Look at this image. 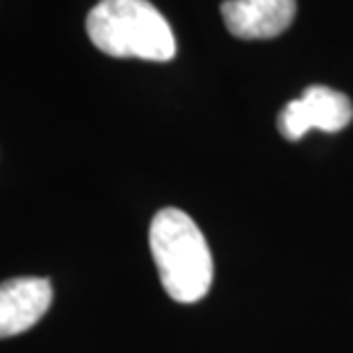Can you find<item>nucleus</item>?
<instances>
[{
    "instance_id": "nucleus-3",
    "label": "nucleus",
    "mask_w": 353,
    "mask_h": 353,
    "mask_svg": "<svg viewBox=\"0 0 353 353\" xmlns=\"http://www.w3.org/2000/svg\"><path fill=\"white\" fill-rule=\"evenodd\" d=\"M351 121L353 105L349 96L324 85H312L299 99L285 105L278 114V130L285 139L299 141L310 128L324 132H340Z\"/></svg>"
},
{
    "instance_id": "nucleus-5",
    "label": "nucleus",
    "mask_w": 353,
    "mask_h": 353,
    "mask_svg": "<svg viewBox=\"0 0 353 353\" xmlns=\"http://www.w3.org/2000/svg\"><path fill=\"white\" fill-rule=\"evenodd\" d=\"M52 303L48 278H10L0 283V340L32 328Z\"/></svg>"
},
{
    "instance_id": "nucleus-1",
    "label": "nucleus",
    "mask_w": 353,
    "mask_h": 353,
    "mask_svg": "<svg viewBox=\"0 0 353 353\" xmlns=\"http://www.w3.org/2000/svg\"><path fill=\"white\" fill-rule=\"evenodd\" d=\"M148 244L164 292L178 303H196L212 288V253L201 228L178 208L153 216Z\"/></svg>"
},
{
    "instance_id": "nucleus-4",
    "label": "nucleus",
    "mask_w": 353,
    "mask_h": 353,
    "mask_svg": "<svg viewBox=\"0 0 353 353\" xmlns=\"http://www.w3.org/2000/svg\"><path fill=\"white\" fill-rule=\"evenodd\" d=\"M221 17L237 39H274L292 26L296 0H223Z\"/></svg>"
},
{
    "instance_id": "nucleus-2",
    "label": "nucleus",
    "mask_w": 353,
    "mask_h": 353,
    "mask_svg": "<svg viewBox=\"0 0 353 353\" xmlns=\"http://www.w3.org/2000/svg\"><path fill=\"white\" fill-rule=\"evenodd\" d=\"M87 34L112 57L169 62L176 57V37L169 21L148 0H101L87 14Z\"/></svg>"
}]
</instances>
